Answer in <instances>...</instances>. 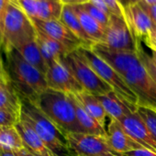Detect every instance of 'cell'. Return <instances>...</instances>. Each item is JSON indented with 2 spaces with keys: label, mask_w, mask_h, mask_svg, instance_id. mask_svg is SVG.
<instances>
[{
  "label": "cell",
  "mask_w": 156,
  "mask_h": 156,
  "mask_svg": "<svg viewBox=\"0 0 156 156\" xmlns=\"http://www.w3.org/2000/svg\"><path fill=\"white\" fill-rule=\"evenodd\" d=\"M5 67L13 87L21 98L34 101L48 89L45 74L29 63L15 48H3Z\"/></svg>",
  "instance_id": "obj_1"
},
{
  "label": "cell",
  "mask_w": 156,
  "mask_h": 156,
  "mask_svg": "<svg viewBox=\"0 0 156 156\" xmlns=\"http://www.w3.org/2000/svg\"><path fill=\"white\" fill-rule=\"evenodd\" d=\"M20 119L26 121L40 136L54 156H73L66 134L63 133L30 100L21 98Z\"/></svg>",
  "instance_id": "obj_2"
},
{
  "label": "cell",
  "mask_w": 156,
  "mask_h": 156,
  "mask_svg": "<svg viewBox=\"0 0 156 156\" xmlns=\"http://www.w3.org/2000/svg\"><path fill=\"white\" fill-rule=\"evenodd\" d=\"M32 102L63 133H84L70 94L48 88Z\"/></svg>",
  "instance_id": "obj_3"
},
{
  "label": "cell",
  "mask_w": 156,
  "mask_h": 156,
  "mask_svg": "<svg viewBox=\"0 0 156 156\" xmlns=\"http://www.w3.org/2000/svg\"><path fill=\"white\" fill-rule=\"evenodd\" d=\"M36 27L32 20L20 8L18 2H11L3 22L2 48H19L24 43L35 40Z\"/></svg>",
  "instance_id": "obj_4"
},
{
  "label": "cell",
  "mask_w": 156,
  "mask_h": 156,
  "mask_svg": "<svg viewBox=\"0 0 156 156\" xmlns=\"http://www.w3.org/2000/svg\"><path fill=\"white\" fill-rule=\"evenodd\" d=\"M79 51L101 79L111 87L112 90L131 109L132 112H136L139 107L138 98L134 91L129 87L124 77L98 57L90 48L81 47L79 48Z\"/></svg>",
  "instance_id": "obj_5"
},
{
  "label": "cell",
  "mask_w": 156,
  "mask_h": 156,
  "mask_svg": "<svg viewBox=\"0 0 156 156\" xmlns=\"http://www.w3.org/2000/svg\"><path fill=\"white\" fill-rule=\"evenodd\" d=\"M62 61L85 91L96 96L108 94L113 91L111 87L103 81L89 65L79 49L63 57Z\"/></svg>",
  "instance_id": "obj_6"
},
{
  "label": "cell",
  "mask_w": 156,
  "mask_h": 156,
  "mask_svg": "<svg viewBox=\"0 0 156 156\" xmlns=\"http://www.w3.org/2000/svg\"><path fill=\"white\" fill-rule=\"evenodd\" d=\"M123 77L136 94L139 107L149 108L156 113V84L148 74L140 61L132 65Z\"/></svg>",
  "instance_id": "obj_7"
},
{
  "label": "cell",
  "mask_w": 156,
  "mask_h": 156,
  "mask_svg": "<svg viewBox=\"0 0 156 156\" xmlns=\"http://www.w3.org/2000/svg\"><path fill=\"white\" fill-rule=\"evenodd\" d=\"M66 137L73 156H120L108 137L87 133H67Z\"/></svg>",
  "instance_id": "obj_8"
},
{
  "label": "cell",
  "mask_w": 156,
  "mask_h": 156,
  "mask_svg": "<svg viewBox=\"0 0 156 156\" xmlns=\"http://www.w3.org/2000/svg\"><path fill=\"white\" fill-rule=\"evenodd\" d=\"M102 43L114 50L137 52L139 41L134 38L125 18L111 14Z\"/></svg>",
  "instance_id": "obj_9"
},
{
  "label": "cell",
  "mask_w": 156,
  "mask_h": 156,
  "mask_svg": "<svg viewBox=\"0 0 156 156\" xmlns=\"http://www.w3.org/2000/svg\"><path fill=\"white\" fill-rule=\"evenodd\" d=\"M45 77L48 88L73 95L84 91L62 59L55 60L48 65Z\"/></svg>",
  "instance_id": "obj_10"
},
{
  "label": "cell",
  "mask_w": 156,
  "mask_h": 156,
  "mask_svg": "<svg viewBox=\"0 0 156 156\" xmlns=\"http://www.w3.org/2000/svg\"><path fill=\"white\" fill-rule=\"evenodd\" d=\"M34 26L50 36L51 38L56 40L64 45L70 52L79 49L81 47L85 48L84 43L78 39L60 20H31Z\"/></svg>",
  "instance_id": "obj_11"
},
{
  "label": "cell",
  "mask_w": 156,
  "mask_h": 156,
  "mask_svg": "<svg viewBox=\"0 0 156 156\" xmlns=\"http://www.w3.org/2000/svg\"><path fill=\"white\" fill-rule=\"evenodd\" d=\"M90 49L122 76L140 61L137 52L114 50L103 43H95Z\"/></svg>",
  "instance_id": "obj_12"
},
{
  "label": "cell",
  "mask_w": 156,
  "mask_h": 156,
  "mask_svg": "<svg viewBox=\"0 0 156 156\" xmlns=\"http://www.w3.org/2000/svg\"><path fill=\"white\" fill-rule=\"evenodd\" d=\"M123 10L124 18L134 38L136 41L145 43L156 26L139 4L124 8Z\"/></svg>",
  "instance_id": "obj_13"
},
{
  "label": "cell",
  "mask_w": 156,
  "mask_h": 156,
  "mask_svg": "<svg viewBox=\"0 0 156 156\" xmlns=\"http://www.w3.org/2000/svg\"><path fill=\"white\" fill-rule=\"evenodd\" d=\"M18 3L30 20H60L63 8L59 0H18Z\"/></svg>",
  "instance_id": "obj_14"
},
{
  "label": "cell",
  "mask_w": 156,
  "mask_h": 156,
  "mask_svg": "<svg viewBox=\"0 0 156 156\" xmlns=\"http://www.w3.org/2000/svg\"><path fill=\"white\" fill-rule=\"evenodd\" d=\"M119 122L124 130L144 149L156 153V140L137 112L127 115Z\"/></svg>",
  "instance_id": "obj_15"
},
{
  "label": "cell",
  "mask_w": 156,
  "mask_h": 156,
  "mask_svg": "<svg viewBox=\"0 0 156 156\" xmlns=\"http://www.w3.org/2000/svg\"><path fill=\"white\" fill-rule=\"evenodd\" d=\"M15 128L22 139L24 148L34 156H54L36 131L26 121L20 119Z\"/></svg>",
  "instance_id": "obj_16"
},
{
  "label": "cell",
  "mask_w": 156,
  "mask_h": 156,
  "mask_svg": "<svg viewBox=\"0 0 156 156\" xmlns=\"http://www.w3.org/2000/svg\"><path fill=\"white\" fill-rule=\"evenodd\" d=\"M107 130L109 144L115 151L119 153H123L133 150L143 149L140 144H139L124 130L118 120L110 119Z\"/></svg>",
  "instance_id": "obj_17"
},
{
  "label": "cell",
  "mask_w": 156,
  "mask_h": 156,
  "mask_svg": "<svg viewBox=\"0 0 156 156\" xmlns=\"http://www.w3.org/2000/svg\"><path fill=\"white\" fill-rule=\"evenodd\" d=\"M36 30V41L47 65H49L51 62L62 59L63 57L71 53L70 51L61 42L51 38L50 36H48L41 30H38L37 28Z\"/></svg>",
  "instance_id": "obj_18"
},
{
  "label": "cell",
  "mask_w": 156,
  "mask_h": 156,
  "mask_svg": "<svg viewBox=\"0 0 156 156\" xmlns=\"http://www.w3.org/2000/svg\"><path fill=\"white\" fill-rule=\"evenodd\" d=\"M21 106V98L9 78H0V109H5L20 116Z\"/></svg>",
  "instance_id": "obj_19"
},
{
  "label": "cell",
  "mask_w": 156,
  "mask_h": 156,
  "mask_svg": "<svg viewBox=\"0 0 156 156\" xmlns=\"http://www.w3.org/2000/svg\"><path fill=\"white\" fill-rule=\"evenodd\" d=\"M73 96L75 98V100L80 104V106L90 116H92L96 120L99 122V124L102 127L106 129V119L108 115L96 95H93L84 90Z\"/></svg>",
  "instance_id": "obj_20"
},
{
  "label": "cell",
  "mask_w": 156,
  "mask_h": 156,
  "mask_svg": "<svg viewBox=\"0 0 156 156\" xmlns=\"http://www.w3.org/2000/svg\"><path fill=\"white\" fill-rule=\"evenodd\" d=\"M73 12L79 20L84 30L88 35V37L93 41L94 43H102L104 40L105 30L96 20H94L80 5L71 6Z\"/></svg>",
  "instance_id": "obj_21"
},
{
  "label": "cell",
  "mask_w": 156,
  "mask_h": 156,
  "mask_svg": "<svg viewBox=\"0 0 156 156\" xmlns=\"http://www.w3.org/2000/svg\"><path fill=\"white\" fill-rule=\"evenodd\" d=\"M97 98L110 119H116L119 121L127 115L133 113L114 91L105 95H98Z\"/></svg>",
  "instance_id": "obj_22"
},
{
  "label": "cell",
  "mask_w": 156,
  "mask_h": 156,
  "mask_svg": "<svg viewBox=\"0 0 156 156\" xmlns=\"http://www.w3.org/2000/svg\"><path fill=\"white\" fill-rule=\"evenodd\" d=\"M60 20L85 45V48H91L95 43L84 30L79 20L71 6H63Z\"/></svg>",
  "instance_id": "obj_23"
},
{
  "label": "cell",
  "mask_w": 156,
  "mask_h": 156,
  "mask_svg": "<svg viewBox=\"0 0 156 156\" xmlns=\"http://www.w3.org/2000/svg\"><path fill=\"white\" fill-rule=\"evenodd\" d=\"M70 95L73 98L77 120H78V123H79L83 132L87 133V134H93V135L108 137V130L104 127H102L98 120H96L92 116H90L80 106V104L75 100V98H73V96L72 94H70Z\"/></svg>",
  "instance_id": "obj_24"
},
{
  "label": "cell",
  "mask_w": 156,
  "mask_h": 156,
  "mask_svg": "<svg viewBox=\"0 0 156 156\" xmlns=\"http://www.w3.org/2000/svg\"><path fill=\"white\" fill-rule=\"evenodd\" d=\"M16 50L22 55V57L29 63H30L32 66L37 68L42 73L46 74V72L48 70V65L41 52L36 39L24 43L23 45L20 46Z\"/></svg>",
  "instance_id": "obj_25"
},
{
  "label": "cell",
  "mask_w": 156,
  "mask_h": 156,
  "mask_svg": "<svg viewBox=\"0 0 156 156\" xmlns=\"http://www.w3.org/2000/svg\"><path fill=\"white\" fill-rule=\"evenodd\" d=\"M24 149L22 139L14 127H0V150L18 151Z\"/></svg>",
  "instance_id": "obj_26"
},
{
  "label": "cell",
  "mask_w": 156,
  "mask_h": 156,
  "mask_svg": "<svg viewBox=\"0 0 156 156\" xmlns=\"http://www.w3.org/2000/svg\"><path fill=\"white\" fill-rule=\"evenodd\" d=\"M137 54L139 56V59L140 61V62L142 63L143 67L145 68L146 72L148 73V74L151 76V79L155 82L156 84V66L153 63L151 55H149L144 49L141 46V42L139 41L138 44V50H137Z\"/></svg>",
  "instance_id": "obj_27"
},
{
  "label": "cell",
  "mask_w": 156,
  "mask_h": 156,
  "mask_svg": "<svg viewBox=\"0 0 156 156\" xmlns=\"http://www.w3.org/2000/svg\"><path fill=\"white\" fill-rule=\"evenodd\" d=\"M136 112L142 119V120L148 127L149 130L156 140V113L143 107H138Z\"/></svg>",
  "instance_id": "obj_28"
},
{
  "label": "cell",
  "mask_w": 156,
  "mask_h": 156,
  "mask_svg": "<svg viewBox=\"0 0 156 156\" xmlns=\"http://www.w3.org/2000/svg\"><path fill=\"white\" fill-rule=\"evenodd\" d=\"M94 20H96L103 28H107L108 27V21H109V17L110 16H108L106 13H104L102 10H100L99 9H98L96 6H94L93 4H91L89 1L83 4V5H80Z\"/></svg>",
  "instance_id": "obj_29"
},
{
  "label": "cell",
  "mask_w": 156,
  "mask_h": 156,
  "mask_svg": "<svg viewBox=\"0 0 156 156\" xmlns=\"http://www.w3.org/2000/svg\"><path fill=\"white\" fill-rule=\"evenodd\" d=\"M20 116L5 109H0V127H14L20 121Z\"/></svg>",
  "instance_id": "obj_30"
},
{
  "label": "cell",
  "mask_w": 156,
  "mask_h": 156,
  "mask_svg": "<svg viewBox=\"0 0 156 156\" xmlns=\"http://www.w3.org/2000/svg\"><path fill=\"white\" fill-rule=\"evenodd\" d=\"M11 2H18V0H0V47L3 44V22L7 9Z\"/></svg>",
  "instance_id": "obj_31"
},
{
  "label": "cell",
  "mask_w": 156,
  "mask_h": 156,
  "mask_svg": "<svg viewBox=\"0 0 156 156\" xmlns=\"http://www.w3.org/2000/svg\"><path fill=\"white\" fill-rule=\"evenodd\" d=\"M104 1L112 14L124 18V10L119 3V0H104Z\"/></svg>",
  "instance_id": "obj_32"
},
{
  "label": "cell",
  "mask_w": 156,
  "mask_h": 156,
  "mask_svg": "<svg viewBox=\"0 0 156 156\" xmlns=\"http://www.w3.org/2000/svg\"><path fill=\"white\" fill-rule=\"evenodd\" d=\"M120 156H156V153L143 148L120 153Z\"/></svg>",
  "instance_id": "obj_33"
},
{
  "label": "cell",
  "mask_w": 156,
  "mask_h": 156,
  "mask_svg": "<svg viewBox=\"0 0 156 156\" xmlns=\"http://www.w3.org/2000/svg\"><path fill=\"white\" fill-rule=\"evenodd\" d=\"M139 5L148 14V16L151 18L153 24L156 26V5L155 6H148V5H146V4H144L142 2H140Z\"/></svg>",
  "instance_id": "obj_34"
},
{
  "label": "cell",
  "mask_w": 156,
  "mask_h": 156,
  "mask_svg": "<svg viewBox=\"0 0 156 156\" xmlns=\"http://www.w3.org/2000/svg\"><path fill=\"white\" fill-rule=\"evenodd\" d=\"M88 1H89L91 4H93L94 6H96L98 9H99L100 10H102L104 13H106L108 16H110V15L112 14L111 11L109 10L107 4L105 3L104 0H88Z\"/></svg>",
  "instance_id": "obj_35"
},
{
  "label": "cell",
  "mask_w": 156,
  "mask_h": 156,
  "mask_svg": "<svg viewBox=\"0 0 156 156\" xmlns=\"http://www.w3.org/2000/svg\"><path fill=\"white\" fill-rule=\"evenodd\" d=\"M62 4V6H77V5H83L88 0H59Z\"/></svg>",
  "instance_id": "obj_36"
},
{
  "label": "cell",
  "mask_w": 156,
  "mask_h": 156,
  "mask_svg": "<svg viewBox=\"0 0 156 156\" xmlns=\"http://www.w3.org/2000/svg\"><path fill=\"white\" fill-rule=\"evenodd\" d=\"M141 1H142V0H119V3H120L121 7L124 9V8H127V7H129V6L140 4Z\"/></svg>",
  "instance_id": "obj_37"
},
{
  "label": "cell",
  "mask_w": 156,
  "mask_h": 156,
  "mask_svg": "<svg viewBox=\"0 0 156 156\" xmlns=\"http://www.w3.org/2000/svg\"><path fill=\"white\" fill-rule=\"evenodd\" d=\"M4 77H9L7 73V70L5 67V62H3L1 53H0V78H4Z\"/></svg>",
  "instance_id": "obj_38"
},
{
  "label": "cell",
  "mask_w": 156,
  "mask_h": 156,
  "mask_svg": "<svg viewBox=\"0 0 156 156\" xmlns=\"http://www.w3.org/2000/svg\"><path fill=\"white\" fill-rule=\"evenodd\" d=\"M0 156H20L18 151H5L0 150Z\"/></svg>",
  "instance_id": "obj_39"
},
{
  "label": "cell",
  "mask_w": 156,
  "mask_h": 156,
  "mask_svg": "<svg viewBox=\"0 0 156 156\" xmlns=\"http://www.w3.org/2000/svg\"><path fill=\"white\" fill-rule=\"evenodd\" d=\"M18 152H19V154L20 156H34L33 154H31L30 152H29L25 148L22 149V150H20V151H18Z\"/></svg>",
  "instance_id": "obj_40"
},
{
  "label": "cell",
  "mask_w": 156,
  "mask_h": 156,
  "mask_svg": "<svg viewBox=\"0 0 156 156\" xmlns=\"http://www.w3.org/2000/svg\"><path fill=\"white\" fill-rule=\"evenodd\" d=\"M141 2L148 6H155L156 5V0H142Z\"/></svg>",
  "instance_id": "obj_41"
},
{
  "label": "cell",
  "mask_w": 156,
  "mask_h": 156,
  "mask_svg": "<svg viewBox=\"0 0 156 156\" xmlns=\"http://www.w3.org/2000/svg\"><path fill=\"white\" fill-rule=\"evenodd\" d=\"M151 60H152L153 63H154L155 66H156V51H151Z\"/></svg>",
  "instance_id": "obj_42"
}]
</instances>
